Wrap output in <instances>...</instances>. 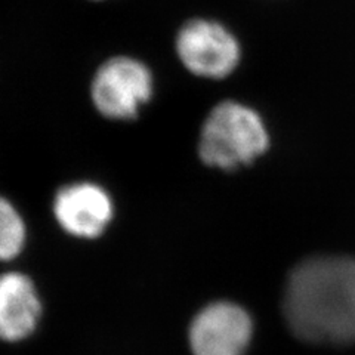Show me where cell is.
Listing matches in <instances>:
<instances>
[{
    "label": "cell",
    "instance_id": "obj_7",
    "mask_svg": "<svg viewBox=\"0 0 355 355\" xmlns=\"http://www.w3.org/2000/svg\"><path fill=\"white\" fill-rule=\"evenodd\" d=\"M42 313L39 296L24 274L0 275V339L15 342L36 329Z\"/></svg>",
    "mask_w": 355,
    "mask_h": 355
},
{
    "label": "cell",
    "instance_id": "obj_6",
    "mask_svg": "<svg viewBox=\"0 0 355 355\" xmlns=\"http://www.w3.org/2000/svg\"><path fill=\"white\" fill-rule=\"evenodd\" d=\"M53 214L69 234L95 239L113 218V202L108 193L95 184H71L61 188L55 197Z\"/></svg>",
    "mask_w": 355,
    "mask_h": 355
},
{
    "label": "cell",
    "instance_id": "obj_3",
    "mask_svg": "<svg viewBox=\"0 0 355 355\" xmlns=\"http://www.w3.org/2000/svg\"><path fill=\"white\" fill-rule=\"evenodd\" d=\"M176 52L191 73L224 79L237 69L241 49L237 37L219 21L193 18L178 31Z\"/></svg>",
    "mask_w": 355,
    "mask_h": 355
},
{
    "label": "cell",
    "instance_id": "obj_4",
    "mask_svg": "<svg viewBox=\"0 0 355 355\" xmlns=\"http://www.w3.org/2000/svg\"><path fill=\"white\" fill-rule=\"evenodd\" d=\"M153 95V76L141 61L117 57L107 61L95 74L92 99L108 119H133Z\"/></svg>",
    "mask_w": 355,
    "mask_h": 355
},
{
    "label": "cell",
    "instance_id": "obj_1",
    "mask_svg": "<svg viewBox=\"0 0 355 355\" xmlns=\"http://www.w3.org/2000/svg\"><path fill=\"white\" fill-rule=\"evenodd\" d=\"M283 311L299 339L355 343V259L327 254L299 263L288 275Z\"/></svg>",
    "mask_w": 355,
    "mask_h": 355
},
{
    "label": "cell",
    "instance_id": "obj_2",
    "mask_svg": "<svg viewBox=\"0 0 355 355\" xmlns=\"http://www.w3.org/2000/svg\"><path fill=\"white\" fill-rule=\"evenodd\" d=\"M268 144V132L257 111L225 101L210 111L205 121L200 157L209 166L232 171L259 157Z\"/></svg>",
    "mask_w": 355,
    "mask_h": 355
},
{
    "label": "cell",
    "instance_id": "obj_5",
    "mask_svg": "<svg viewBox=\"0 0 355 355\" xmlns=\"http://www.w3.org/2000/svg\"><path fill=\"white\" fill-rule=\"evenodd\" d=\"M252 333V318L246 311L231 302H216L193 320L190 343L194 355H244Z\"/></svg>",
    "mask_w": 355,
    "mask_h": 355
},
{
    "label": "cell",
    "instance_id": "obj_8",
    "mask_svg": "<svg viewBox=\"0 0 355 355\" xmlns=\"http://www.w3.org/2000/svg\"><path fill=\"white\" fill-rule=\"evenodd\" d=\"M26 241L24 220L8 200L0 197V259L15 258Z\"/></svg>",
    "mask_w": 355,
    "mask_h": 355
}]
</instances>
